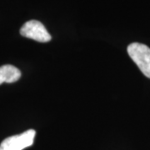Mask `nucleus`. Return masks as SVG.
<instances>
[{
    "label": "nucleus",
    "mask_w": 150,
    "mask_h": 150,
    "mask_svg": "<svg viewBox=\"0 0 150 150\" xmlns=\"http://www.w3.org/2000/svg\"><path fill=\"white\" fill-rule=\"evenodd\" d=\"M35 135V130L29 129L20 134L8 137L1 143L0 150H23L32 146Z\"/></svg>",
    "instance_id": "2"
},
{
    "label": "nucleus",
    "mask_w": 150,
    "mask_h": 150,
    "mask_svg": "<svg viewBox=\"0 0 150 150\" xmlns=\"http://www.w3.org/2000/svg\"><path fill=\"white\" fill-rule=\"evenodd\" d=\"M128 54L140 71L150 79V48L139 43H133L128 46Z\"/></svg>",
    "instance_id": "1"
},
{
    "label": "nucleus",
    "mask_w": 150,
    "mask_h": 150,
    "mask_svg": "<svg viewBox=\"0 0 150 150\" xmlns=\"http://www.w3.org/2000/svg\"><path fill=\"white\" fill-rule=\"evenodd\" d=\"M20 34L23 37L31 38L40 43H47L52 38L44 25L38 20L26 22L20 28Z\"/></svg>",
    "instance_id": "3"
},
{
    "label": "nucleus",
    "mask_w": 150,
    "mask_h": 150,
    "mask_svg": "<svg viewBox=\"0 0 150 150\" xmlns=\"http://www.w3.org/2000/svg\"><path fill=\"white\" fill-rule=\"evenodd\" d=\"M21 77V72L16 67L10 64L0 67V84L4 83H12L18 81Z\"/></svg>",
    "instance_id": "4"
}]
</instances>
